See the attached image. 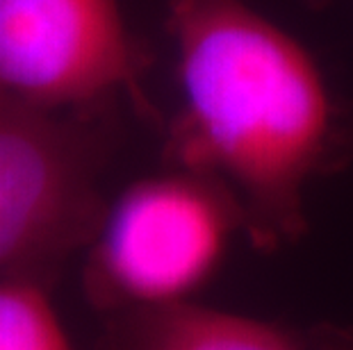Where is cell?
<instances>
[{
	"mask_svg": "<svg viewBox=\"0 0 353 350\" xmlns=\"http://www.w3.org/2000/svg\"><path fill=\"white\" fill-rule=\"evenodd\" d=\"M180 109L164 139L171 168L219 180L258 250L307 230L305 189L335 164L340 121L312 55L246 0H169Z\"/></svg>",
	"mask_w": 353,
	"mask_h": 350,
	"instance_id": "cell-1",
	"label": "cell"
},
{
	"mask_svg": "<svg viewBox=\"0 0 353 350\" xmlns=\"http://www.w3.org/2000/svg\"><path fill=\"white\" fill-rule=\"evenodd\" d=\"M110 155L99 109L57 111L0 98V280L55 287L99 230Z\"/></svg>",
	"mask_w": 353,
	"mask_h": 350,
	"instance_id": "cell-2",
	"label": "cell"
},
{
	"mask_svg": "<svg viewBox=\"0 0 353 350\" xmlns=\"http://www.w3.org/2000/svg\"><path fill=\"white\" fill-rule=\"evenodd\" d=\"M244 232L239 203L219 180L171 168L108 203L87 245L82 287L101 314L192 300Z\"/></svg>",
	"mask_w": 353,
	"mask_h": 350,
	"instance_id": "cell-3",
	"label": "cell"
},
{
	"mask_svg": "<svg viewBox=\"0 0 353 350\" xmlns=\"http://www.w3.org/2000/svg\"><path fill=\"white\" fill-rule=\"evenodd\" d=\"M146 64L119 0H0V98L76 111L125 96L157 121Z\"/></svg>",
	"mask_w": 353,
	"mask_h": 350,
	"instance_id": "cell-4",
	"label": "cell"
},
{
	"mask_svg": "<svg viewBox=\"0 0 353 350\" xmlns=\"http://www.w3.org/2000/svg\"><path fill=\"white\" fill-rule=\"evenodd\" d=\"M294 332L194 300L103 316L99 350H307Z\"/></svg>",
	"mask_w": 353,
	"mask_h": 350,
	"instance_id": "cell-5",
	"label": "cell"
},
{
	"mask_svg": "<svg viewBox=\"0 0 353 350\" xmlns=\"http://www.w3.org/2000/svg\"><path fill=\"white\" fill-rule=\"evenodd\" d=\"M50 292L41 280H0V350H76Z\"/></svg>",
	"mask_w": 353,
	"mask_h": 350,
	"instance_id": "cell-6",
	"label": "cell"
},
{
	"mask_svg": "<svg viewBox=\"0 0 353 350\" xmlns=\"http://www.w3.org/2000/svg\"><path fill=\"white\" fill-rule=\"evenodd\" d=\"M307 346L310 350H353V330L333 323L317 325L307 334Z\"/></svg>",
	"mask_w": 353,
	"mask_h": 350,
	"instance_id": "cell-7",
	"label": "cell"
},
{
	"mask_svg": "<svg viewBox=\"0 0 353 350\" xmlns=\"http://www.w3.org/2000/svg\"><path fill=\"white\" fill-rule=\"evenodd\" d=\"M307 3H312L314 7H317V5H321V3H326V0H307Z\"/></svg>",
	"mask_w": 353,
	"mask_h": 350,
	"instance_id": "cell-8",
	"label": "cell"
}]
</instances>
